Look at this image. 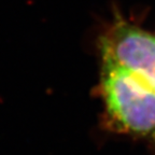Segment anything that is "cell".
<instances>
[{
  "mask_svg": "<svg viewBox=\"0 0 155 155\" xmlns=\"http://www.w3.org/2000/svg\"><path fill=\"white\" fill-rule=\"evenodd\" d=\"M98 94L110 130L155 141V91L124 68L101 59Z\"/></svg>",
  "mask_w": 155,
  "mask_h": 155,
  "instance_id": "obj_1",
  "label": "cell"
},
{
  "mask_svg": "<svg viewBox=\"0 0 155 155\" xmlns=\"http://www.w3.org/2000/svg\"><path fill=\"white\" fill-rule=\"evenodd\" d=\"M97 48L102 61L124 68L155 91V34L115 10L99 32Z\"/></svg>",
  "mask_w": 155,
  "mask_h": 155,
  "instance_id": "obj_2",
  "label": "cell"
}]
</instances>
